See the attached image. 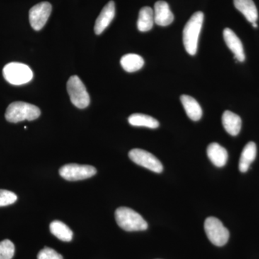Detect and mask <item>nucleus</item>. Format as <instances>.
Returning <instances> with one entry per match:
<instances>
[{
	"instance_id": "nucleus-9",
	"label": "nucleus",
	"mask_w": 259,
	"mask_h": 259,
	"mask_svg": "<svg viewBox=\"0 0 259 259\" xmlns=\"http://www.w3.org/2000/svg\"><path fill=\"white\" fill-rule=\"evenodd\" d=\"M52 6L49 3L44 2L32 7L29 12L30 25L35 30H40L47 24L50 17Z\"/></svg>"
},
{
	"instance_id": "nucleus-23",
	"label": "nucleus",
	"mask_w": 259,
	"mask_h": 259,
	"mask_svg": "<svg viewBox=\"0 0 259 259\" xmlns=\"http://www.w3.org/2000/svg\"><path fill=\"white\" fill-rule=\"evenodd\" d=\"M18 199L14 192L5 190H0V207L10 205L15 203Z\"/></svg>"
},
{
	"instance_id": "nucleus-6",
	"label": "nucleus",
	"mask_w": 259,
	"mask_h": 259,
	"mask_svg": "<svg viewBox=\"0 0 259 259\" xmlns=\"http://www.w3.org/2000/svg\"><path fill=\"white\" fill-rule=\"evenodd\" d=\"M67 91L73 105L78 108L83 109L90 103V95L79 76H72L67 82Z\"/></svg>"
},
{
	"instance_id": "nucleus-10",
	"label": "nucleus",
	"mask_w": 259,
	"mask_h": 259,
	"mask_svg": "<svg viewBox=\"0 0 259 259\" xmlns=\"http://www.w3.org/2000/svg\"><path fill=\"white\" fill-rule=\"evenodd\" d=\"M223 37L226 45L230 50L234 54L235 59L240 62L245 61V56L243 50V44L239 37L231 29L227 28L223 30Z\"/></svg>"
},
{
	"instance_id": "nucleus-25",
	"label": "nucleus",
	"mask_w": 259,
	"mask_h": 259,
	"mask_svg": "<svg viewBox=\"0 0 259 259\" xmlns=\"http://www.w3.org/2000/svg\"><path fill=\"white\" fill-rule=\"evenodd\" d=\"M252 25H253V28H256L258 27V25H257L256 22L255 23H252Z\"/></svg>"
},
{
	"instance_id": "nucleus-21",
	"label": "nucleus",
	"mask_w": 259,
	"mask_h": 259,
	"mask_svg": "<svg viewBox=\"0 0 259 259\" xmlns=\"http://www.w3.org/2000/svg\"><path fill=\"white\" fill-rule=\"evenodd\" d=\"M50 231L54 236H55L61 241L69 242L72 240V231L61 221H55L51 223Z\"/></svg>"
},
{
	"instance_id": "nucleus-14",
	"label": "nucleus",
	"mask_w": 259,
	"mask_h": 259,
	"mask_svg": "<svg viewBox=\"0 0 259 259\" xmlns=\"http://www.w3.org/2000/svg\"><path fill=\"white\" fill-rule=\"evenodd\" d=\"M180 100L185 108L186 113L191 120L193 121L200 120L202 116V110L198 102L193 97L186 95H182Z\"/></svg>"
},
{
	"instance_id": "nucleus-11",
	"label": "nucleus",
	"mask_w": 259,
	"mask_h": 259,
	"mask_svg": "<svg viewBox=\"0 0 259 259\" xmlns=\"http://www.w3.org/2000/svg\"><path fill=\"white\" fill-rule=\"evenodd\" d=\"M115 5L113 1L109 2L97 18L95 25V32L97 35H100L110 25L115 18Z\"/></svg>"
},
{
	"instance_id": "nucleus-18",
	"label": "nucleus",
	"mask_w": 259,
	"mask_h": 259,
	"mask_svg": "<svg viewBox=\"0 0 259 259\" xmlns=\"http://www.w3.org/2000/svg\"><path fill=\"white\" fill-rule=\"evenodd\" d=\"M154 23L153 10L149 7L141 8L138 20V29L141 32H147L152 29Z\"/></svg>"
},
{
	"instance_id": "nucleus-4",
	"label": "nucleus",
	"mask_w": 259,
	"mask_h": 259,
	"mask_svg": "<svg viewBox=\"0 0 259 259\" xmlns=\"http://www.w3.org/2000/svg\"><path fill=\"white\" fill-rule=\"evenodd\" d=\"M3 76L8 82L18 86L30 82L33 78V73L27 65L12 62L5 66Z\"/></svg>"
},
{
	"instance_id": "nucleus-5",
	"label": "nucleus",
	"mask_w": 259,
	"mask_h": 259,
	"mask_svg": "<svg viewBox=\"0 0 259 259\" xmlns=\"http://www.w3.org/2000/svg\"><path fill=\"white\" fill-rule=\"evenodd\" d=\"M204 231L211 243L216 246H223L229 240L230 233L218 218H207L204 222Z\"/></svg>"
},
{
	"instance_id": "nucleus-17",
	"label": "nucleus",
	"mask_w": 259,
	"mask_h": 259,
	"mask_svg": "<svg viewBox=\"0 0 259 259\" xmlns=\"http://www.w3.org/2000/svg\"><path fill=\"white\" fill-rule=\"evenodd\" d=\"M256 145L255 143H248L242 151L239 161V170L245 173L249 169L250 164L256 156Z\"/></svg>"
},
{
	"instance_id": "nucleus-20",
	"label": "nucleus",
	"mask_w": 259,
	"mask_h": 259,
	"mask_svg": "<svg viewBox=\"0 0 259 259\" xmlns=\"http://www.w3.org/2000/svg\"><path fill=\"white\" fill-rule=\"evenodd\" d=\"M128 122L133 126L146 127L151 129L157 128L159 126V122L157 120L144 114H133L128 117Z\"/></svg>"
},
{
	"instance_id": "nucleus-7",
	"label": "nucleus",
	"mask_w": 259,
	"mask_h": 259,
	"mask_svg": "<svg viewBox=\"0 0 259 259\" xmlns=\"http://www.w3.org/2000/svg\"><path fill=\"white\" fill-rule=\"evenodd\" d=\"M130 159L136 164L148 168L156 173L163 171V165L161 162L152 153L148 152L140 148H134L128 153Z\"/></svg>"
},
{
	"instance_id": "nucleus-2",
	"label": "nucleus",
	"mask_w": 259,
	"mask_h": 259,
	"mask_svg": "<svg viewBox=\"0 0 259 259\" xmlns=\"http://www.w3.org/2000/svg\"><path fill=\"white\" fill-rule=\"evenodd\" d=\"M115 216L117 225L124 231H141L148 228V223L144 218L129 207H119L116 209Z\"/></svg>"
},
{
	"instance_id": "nucleus-16",
	"label": "nucleus",
	"mask_w": 259,
	"mask_h": 259,
	"mask_svg": "<svg viewBox=\"0 0 259 259\" xmlns=\"http://www.w3.org/2000/svg\"><path fill=\"white\" fill-rule=\"evenodd\" d=\"M237 10L244 15L246 20L250 23L256 22L258 19V11L253 0H233Z\"/></svg>"
},
{
	"instance_id": "nucleus-13",
	"label": "nucleus",
	"mask_w": 259,
	"mask_h": 259,
	"mask_svg": "<svg viewBox=\"0 0 259 259\" xmlns=\"http://www.w3.org/2000/svg\"><path fill=\"white\" fill-rule=\"evenodd\" d=\"M207 154L211 162L217 167H223L226 164L228 153L226 149L217 143H212L207 149Z\"/></svg>"
},
{
	"instance_id": "nucleus-3",
	"label": "nucleus",
	"mask_w": 259,
	"mask_h": 259,
	"mask_svg": "<svg viewBox=\"0 0 259 259\" xmlns=\"http://www.w3.org/2000/svg\"><path fill=\"white\" fill-rule=\"evenodd\" d=\"M40 115L38 107L24 102H15L10 104L6 112L5 118L10 122L17 123L24 120H34Z\"/></svg>"
},
{
	"instance_id": "nucleus-15",
	"label": "nucleus",
	"mask_w": 259,
	"mask_h": 259,
	"mask_svg": "<svg viewBox=\"0 0 259 259\" xmlns=\"http://www.w3.org/2000/svg\"><path fill=\"white\" fill-rule=\"evenodd\" d=\"M222 122L225 130L230 135L236 136L241 131L242 120L241 117L233 112H224L222 117Z\"/></svg>"
},
{
	"instance_id": "nucleus-19",
	"label": "nucleus",
	"mask_w": 259,
	"mask_h": 259,
	"mask_svg": "<svg viewBox=\"0 0 259 259\" xmlns=\"http://www.w3.org/2000/svg\"><path fill=\"white\" fill-rule=\"evenodd\" d=\"M120 64L127 72L132 73L139 71L144 66V60L137 54H126L121 58Z\"/></svg>"
},
{
	"instance_id": "nucleus-24",
	"label": "nucleus",
	"mask_w": 259,
	"mask_h": 259,
	"mask_svg": "<svg viewBox=\"0 0 259 259\" xmlns=\"http://www.w3.org/2000/svg\"><path fill=\"white\" fill-rule=\"evenodd\" d=\"M37 259H63V256L53 248L45 247L39 252Z\"/></svg>"
},
{
	"instance_id": "nucleus-8",
	"label": "nucleus",
	"mask_w": 259,
	"mask_h": 259,
	"mask_svg": "<svg viewBox=\"0 0 259 259\" xmlns=\"http://www.w3.org/2000/svg\"><path fill=\"white\" fill-rule=\"evenodd\" d=\"M97 169L93 166L69 163L61 167L59 175L64 180L79 181L90 178L96 175Z\"/></svg>"
},
{
	"instance_id": "nucleus-22",
	"label": "nucleus",
	"mask_w": 259,
	"mask_h": 259,
	"mask_svg": "<svg viewBox=\"0 0 259 259\" xmlns=\"http://www.w3.org/2000/svg\"><path fill=\"white\" fill-rule=\"evenodd\" d=\"M15 254V245L10 240L0 242V259H12Z\"/></svg>"
},
{
	"instance_id": "nucleus-12",
	"label": "nucleus",
	"mask_w": 259,
	"mask_h": 259,
	"mask_svg": "<svg viewBox=\"0 0 259 259\" xmlns=\"http://www.w3.org/2000/svg\"><path fill=\"white\" fill-rule=\"evenodd\" d=\"M154 23L159 26H167L174 21V15L170 10L168 3L164 1H158L153 10Z\"/></svg>"
},
{
	"instance_id": "nucleus-1",
	"label": "nucleus",
	"mask_w": 259,
	"mask_h": 259,
	"mask_svg": "<svg viewBox=\"0 0 259 259\" xmlns=\"http://www.w3.org/2000/svg\"><path fill=\"white\" fill-rule=\"evenodd\" d=\"M203 20V13L197 12L191 17L184 28V46L190 55L194 56L197 54L199 34L202 30Z\"/></svg>"
}]
</instances>
